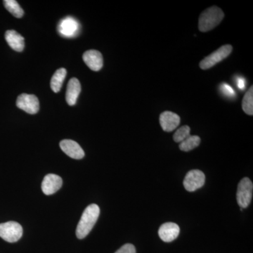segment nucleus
<instances>
[{
	"label": "nucleus",
	"instance_id": "obj_7",
	"mask_svg": "<svg viewBox=\"0 0 253 253\" xmlns=\"http://www.w3.org/2000/svg\"><path fill=\"white\" fill-rule=\"evenodd\" d=\"M16 106L29 114H36L40 109V102L36 95L23 94L18 96Z\"/></svg>",
	"mask_w": 253,
	"mask_h": 253
},
{
	"label": "nucleus",
	"instance_id": "obj_6",
	"mask_svg": "<svg viewBox=\"0 0 253 253\" xmlns=\"http://www.w3.org/2000/svg\"><path fill=\"white\" fill-rule=\"evenodd\" d=\"M206 181V176L199 169H193L186 174L184 180V186L189 192L196 191L204 186Z\"/></svg>",
	"mask_w": 253,
	"mask_h": 253
},
{
	"label": "nucleus",
	"instance_id": "obj_2",
	"mask_svg": "<svg viewBox=\"0 0 253 253\" xmlns=\"http://www.w3.org/2000/svg\"><path fill=\"white\" fill-rule=\"evenodd\" d=\"M222 10L217 6H211L203 11L199 20V29L201 32H208L217 27L224 18Z\"/></svg>",
	"mask_w": 253,
	"mask_h": 253
},
{
	"label": "nucleus",
	"instance_id": "obj_21",
	"mask_svg": "<svg viewBox=\"0 0 253 253\" xmlns=\"http://www.w3.org/2000/svg\"><path fill=\"white\" fill-rule=\"evenodd\" d=\"M220 90L223 94L225 95L226 97L233 98L235 96V91L233 89L229 84L224 83L221 84Z\"/></svg>",
	"mask_w": 253,
	"mask_h": 253
},
{
	"label": "nucleus",
	"instance_id": "obj_3",
	"mask_svg": "<svg viewBox=\"0 0 253 253\" xmlns=\"http://www.w3.org/2000/svg\"><path fill=\"white\" fill-rule=\"evenodd\" d=\"M23 236V228L16 221L0 224V237L9 243H15Z\"/></svg>",
	"mask_w": 253,
	"mask_h": 253
},
{
	"label": "nucleus",
	"instance_id": "obj_11",
	"mask_svg": "<svg viewBox=\"0 0 253 253\" xmlns=\"http://www.w3.org/2000/svg\"><path fill=\"white\" fill-rule=\"evenodd\" d=\"M83 61L91 71H99L103 67L102 54L97 50H89L84 53L83 56Z\"/></svg>",
	"mask_w": 253,
	"mask_h": 253
},
{
	"label": "nucleus",
	"instance_id": "obj_8",
	"mask_svg": "<svg viewBox=\"0 0 253 253\" xmlns=\"http://www.w3.org/2000/svg\"><path fill=\"white\" fill-rule=\"evenodd\" d=\"M79 23L72 17L65 18L60 21L58 31L61 36L65 38H72L79 33Z\"/></svg>",
	"mask_w": 253,
	"mask_h": 253
},
{
	"label": "nucleus",
	"instance_id": "obj_10",
	"mask_svg": "<svg viewBox=\"0 0 253 253\" xmlns=\"http://www.w3.org/2000/svg\"><path fill=\"white\" fill-rule=\"evenodd\" d=\"M180 232L179 226L175 223H164L158 230V235L164 242L169 243L175 240Z\"/></svg>",
	"mask_w": 253,
	"mask_h": 253
},
{
	"label": "nucleus",
	"instance_id": "obj_17",
	"mask_svg": "<svg viewBox=\"0 0 253 253\" xmlns=\"http://www.w3.org/2000/svg\"><path fill=\"white\" fill-rule=\"evenodd\" d=\"M200 144H201V138L199 136L190 135L184 141H181L179 144V149L181 151L188 152V151L196 149Z\"/></svg>",
	"mask_w": 253,
	"mask_h": 253
},
{
	"label": "nucleus",
	"instance_id": "obj_9",
	"mask_svg": "<svg viewBox=\"0 0 253 253\" xmlns=\"http://www.w3.org/2000/svg\"><path fill=\"white\" fill-rule=\"evenodd\" d=\"M63 180L61 176L54 174H49L44 176L42 184V189L44 194L49 196L55 194L62 186Z\"/></svg>",
	"mask_w": 253,
	"mask_h": 253
},
{
	"label": "nucleus",
	"instance_id": "obj_5",
	"mask_svg": "<svg viewBox=\"0 0 253 253\" xmlns=\"http://www.w3.org/2000/svg\"><path fill=\"white\" fill-rule=\"evenodd\" d=\"M232 46L229 44L221 46L219 49L202 60L200 63V67L203 70H207L213 67L217 63L221 62L228 57L232 51Z\"/></svg>",
	"mask_w": 253,
	"mask_h": 253
},
{
	"label": "nucleus",
	"instance_id": "obj_13",
	"mask_svg": "<svg viewBox=\"0 0 253 253\" xmlns=\"http://www.w3.org/2000/svg\"><path fill=\"white\" fill-rule=\"evenodd\" d=\"M61 150L69 157L74 159H82L84 156V152L81 146L76 141L71 139H64L60 142Z\"/></svg>",
	"mask_w": 253,
	"mask_h": 253
},
{
	"label": "nucleus",
	"instance_id": "obj_16",
	"mask_svg": "<svg viewBox=\"0 0 253 253\" xmlns=\"http://www.w3.org/2000/svg\"><path fill=\"white\" fill-rule=\"evenodd\" d=\"M66 74L67 71L65 68H60L55 72L51 80V88L54 92L58 93L61 90Z\"/></svg>",
	"mask_w": 253,
	"mask_h": 253
},
{
	"label": "nucleus",
	"instance_id": "obj_15",
	"mask_svg": "<svg viewBox=\"0 0 253 253\" xmlns=\"http://www.w3.org/2000/svg\"><path fill=\"white\" fill-rule=\"evenodd\" d=\"M5 39L11 49L15 51L21 52L24 49V38L17 32L13 30L6 31L5 33Z\"/></svg>",
	"mask_w": 253,
	"mask_h": 253
},
{
	"label": "nucleus",
	"instance_id": "obj_22",
	"mask_svg": "<svg viewBox=\"0 0 253 253\" xmlns=\"http://www.w3.org/2000/svg\"><path fill=\"white\" fill-rule=\"evenodd\" d=\"M115 253H136V249L132 244L124 245Z\"/></svg>",
	"mask_w": 253,
	"mask_h": 253
},
{
	"label": "nucleus",
	"instance_id": "obj_14",
	"mask_svg": "<svg viewBox=\"0 0 253 253\" xmlns=\"http://www.w3.org/2000/svg\"><path fill=\"white\" fill-rule=\"evenodd\" d=\"M81 91V83L77 78H73L70 80L69 83H68L66 94V101L69 106H74L76 104Z\"/></svg>",
	"mask_w": 253,
	"mask_h": 253
},
{
	"label": "nucleus",
	"instance_id": "obj_12",
	"mask_svg": "<svg viewBox=\"0 0 253 253\" xmlns=\"http://www.w3.org/2000/svg\"><path fill=\"white\" fill-rule=\"evenodd\" d=\"M180 117L171 111H165L160 116V124L163 130L170 132L179 126Z\"/></svg>",
	"mask_w": 253,
	"mask_h": 253
},
{
	"label": "nucleus",
	"instance_id": "obj_18",
	"mask_svg": "<svg viewBox=\"0 0 253 253\" xmlns=\"http://www.w3.org/2000/svg\"><path fill=\"white\" fill-rule=\"evenodd\" d=\"M5 8L16 18H21L24 14V11L17 1L15 0H4Z\"/></svg>",
	"mask_w": 253,
	"mask_h": 253
},
{
	"label": "nucleus",
	"instance_id": "obj_4",
	"mask_svg": "<svg viewBox=\"0 0 253 253\" xmlns=\"http://www.w3.org/2000/svg\"><path fill=\"white\" fill-rule=\"evenodd\" d=\"M253 184L252 181L248 177H244L238 185L236 199L241 208L249 207L253 198Z\"/></svg>",
	"mask_w": 253,
	"mask_h": 253
},
{
	"label": "nucleus",
	"instance_id": "obj_1",
	"mask_svg": "<svg viewBox=\"0 0 253 253\" xmlns=\"http://www.w3.org/2000/svg\"><path fill=\"white\" fill-rule=\"evenodd\" d=\"M100 208L97 205L91 204L84 210L76 229V236L79 239L85 238L92 230L99 217Z\"/></svg>",
	"mask_w": 253,
	"mask_h": 253
},
{
	"label": "nucleus",
	"instance_id": "obj_19",
	"mask_svg": "<svg viewBox=\"0 0 253 253\" xmlns=\"http://www.w3.org/2000/svg\"><path fill=\"white\" fill-rule=\"evenodd\" d=\"M243 110L249 116L253 115V86H251L249 91L245 94L242 102Z\"/></svg>",
	"mask_w": 253,
	"mask_h": 253
},
{
	"label": "nucleus",
	"instance_id": "obj_20",
	"mask_svg": "<svg viewBox=\"0 0 253 253\" xmlns=\"http://www.w3.org/2000/svg\"><path fill=\"white\" fill-rule=\"evenodd\" d=\"M190 127L189 126H181L180 128L175 131L173 136V139L176 143H181V141L186 139L188 136H190Z\"/></svg>",
	"mask_w": 253,
	"mask_h": 253
},
{
	"label": "nucleus",
	"instance_id": "obj_23",
	"mask_svg": "<svg viewBox=\"0 0 253 253\" xmlns=\"http://www.w3.org/2000/svg\"><path fill=\"white\" fill-rule=\"evenodd\" d=\"M236 83H237L238 87L241 90H244L246 88V80L243 77H238L236 78Z\"/></svg>",
	"mask_w": 253,
	"mask_h": 253
}]
</instances>
